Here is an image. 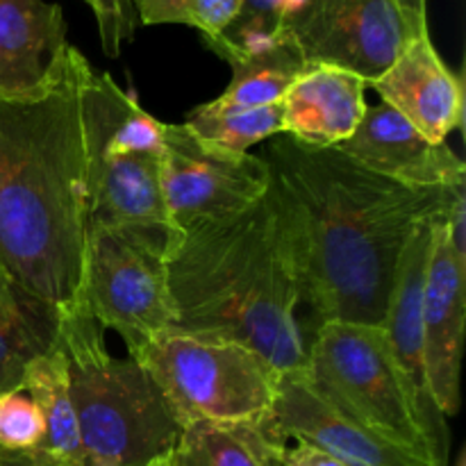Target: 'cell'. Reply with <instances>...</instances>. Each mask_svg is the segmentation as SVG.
Returning a JSON list of instances; mask_svg holds the SVG:
<instances>
[{
	"label": "cell",
	"mask_w": 466,
	"mask_h": 466,
	"mask_svg": "<svg viewBox=\"0 0 466 466\" xmlns=\"http://www.w3.org/2000/svg\"><path fill=\"white\" fill-rule=\"evenodd\" d=\"M273 189L289 214L300 303L317 323L382 326L400 259L419 228L446 217L462 189H417L369 171L339 148L267 139Z\"/></svg>",
	"instance_id": "1"
},
{
	"label": "cell",
	"mask_w": 466,
	"mask_h": 466,
	"mask_svg": "<svg viewBox=\"0 0 466 466\" xmlns=\"http://www.w3.org/2000/svg\"><path fill=\"white\" fill-rule=\"evenodd\" d=\"M89 66L66 44L35 94L0 96V268L59 314L85 294L89 157L80 86Z\"/></svg>",
	"instance_id": "2"
},
{
	"label": "cell",
	"mask_w": 466,
	"mask_h": 466,
	"mask_svg": "<svg viewBox=\"0 0 466 466\" xmlns=\"http://www.w3.org/2000/svg\"><path fill=\"white\" fill-rule=\"evenodd\" d=\"M167 267L176 330L248 346L282 373L308 364L294 235L273 185L250 208L182 230Z\"/></svg>",
	"instance_id": "3"
},
{
	"label": "cell",
	"mask_w": 466,
	"mask_h": 466,
	"mask_svg": "<svg viewBox=\"0 0 466 466\" xmlns=\"http://www.w3.org/2000/svg\"><path fill=\"white\" fill-rule=\"evenodd\" d=\"M85 300L59 314V346L89 466H155L167 460L182 423L153 376L127 355L114 358Z\"/></svg>",
	"instance_id": "4"
},
{
	"label": "cell",
	"mask_w": 466,
	"mask_h": 466,
	"mask_svg": "<svg viewBox=\"0 0 466 466\" xmlns=\"http://www.w3.org/2000/svg\"><path fill=\"white\" fill-rule=\"evenodd\" d=\"M309 380L341 412L423 466L432 449L408 380L382 326L326 321L308 341Z\"/></svg>",
	"instance_id": "5"
},
{
	"label": "cell",
	"mask_w": 466,
	"mask_h": 466,
	"mask_svg": "<svg viewBox=\"0 0 466 466\" xmlns=\"http://www.w3.org/2000/svg\"><path fill=\"white\" fill-rule=\"evenodd\" d=\"M130 358L153 376L182 428L196 421L268 419L282 376L248 346L176 328Z\"/></svg>",
	"instance_id": "6"
},
{
	"label": "cell",
	"mask_w": 466,
	"mask_h": 466,
	"mask_svg": "<svg viewBox=\"0 0 466 466\" xmlns=\"http://www.w3.org/2000/svg\"><path fill=\"white\" fill-rule=\"evenodd\" d=\"M86 309L103 330H114L135 355L150 339L176 328L168 289L167 237L127 228H89Z\"/></svg>",
	"instance_id": "7"
},
{
	"label": "cell",
	"mask_w": 466,
	"mask_h": 466,
	"mask_svg": "<svg viewBox=\"0 0 466 466\" xmlns=\"http://www.w3.org/2000/svg\"><path fill=\"white\" fill-rule=\"evenodd\" d=\"M428 32L408 0H300L287 25L305 62L344 68L367 85Z\"/></svg>",
	"instance_id": "8"
},
{
	"label": "cell",
	"mask_w": 466,
	"mask_h": 466,
	"mask_svg": "<svg viewBox=\"0 0 466 466\" xmlns=\"http://www.w3.org/2000/svg\"><path fill=\"white\" fill-rule=\"evenodd\" d=\"M162 182L177 237L191 226L250 208L268 191L271 173L259 155L214 148L196 139L185 126L167 123Z\"/></svg>",
	"instance_id": "9"
},
{
	"label": "cell",
	"mask_w": 466,
	"mask_h": 466,
	"mask_svg": "<svg viewBox=\"0 0 466 466\" xmlns=\"http://www.w3.org/2000/svg\"><path fill=\"white\" fill-rule=\"evenodd\" d=\"M464 198L432 223L423 276V367L437 408L446 419L460 410V373L466 319Z\"/></svg>",
	"instance_id": "10"
},
{
	"label": "cell",
	"mask_w": 466,
	"mask_h": 466,
	"mask_svg": "<svg viewBox=\"0 0 466 466\" xmlns=\"http://www.w3.org/2000/svg\"><path fill=\"white\" fill-rule=\"evenodd\" d=\"M271 421L285 440L314 446L346 466H423L330 403L305 367L280 376Z\"/></svg>",
	"instance_id": "11"
},
{
	"label": "cell",
	"mask_w": 466,
	"mask_h": 466,
	"mask_svg": "<svg viewBox=\"0 0 466 466\" xmlns=\"http://www.w3.org/2000/svg\"><path fill=\"white\" fill-rule=\"evenodd\" d=\"M337 148L369 171L417 189H462V157L446 144H432L390 105H367L353 135Z\"/></svg>",
	"instance_id": "12"
},
{
	"label": "cell",
	"mask_w": 466,
	"mask_h": 466,
	"mask_svg": "<svg viewBox=\"0 0 466 466\" xmlns=\"http://www.w3.org/2000/svg\"><path fill=\"white\" fill-rule=\"evenodd\" d=\"M367 86L432 144H444L451 132L462 127V77L446 66L431 32L410 41L394 64Z\"/></svg>",
	"instance_id": "13"
},
{
	"label": "cell",
	"mask_w": 466,
	"mask_h": 466,
	"mask_svg": "<svg viewBox=\"0 0 466 466\" xmlns=\"http://www.w3.org/2000/svg\"><path fill=\"white\" fill-rule=\"evenodd\" d=\"M89 228H127L176 239L162 182V153L89 159Z\"/></svg>",
	"instance_id": "14"
},
{
	"label": "cell",
	"mask_w": 466,
	"mask_h": 466,
	"mask_svg": "<svg viewBox=\"0 0 466 466\" xmlns=\"http://www.w3.org/2000/svg\"><path fill=\"white\" fill-rule=\"evenodd\" d=\"M367 82L355 73L309 64L282 96V135L312 148L344 144L367 112Z\"/></svg>",
	"instance_id": "15"
},
{
	"label": "cell",
	"mask_w": 466,
	"mask_h": 466,
	"mask_svg": "<svg viewBox=\"0 0 466 466\" xmlns=\"http://www.w3.org/2000/svg\"><path fill=\"white\" fill-rule=\"evenodd\" d=\"M66 44V21L57 3L0 0V96L35 94Z\"/></svg>",
	"instance_id": "16"
},
{
	"label": "cell",
	"mask_w": 466,
	"mask_h": 466,
	"mask_svg": "<svg viewBox=\"0 0 466 466\" xmlns=\"http://www.w3.org/2000/svg\"><path fill=\"white\" fill-rule=\"evenodd\" d=\"M80 114L89 159L162 153L167 123L150 116L135 96L126 94L107 73H96L94 66L82 77Z\"/></svg>",
	"instance_id": "17"
},
{
	"label": "cell",
	"mask_w": 466,
	"mask_h": 466,
	"mask_svg": "<svg viewBox=\"0 0 466 466\" xmlns=\"http://www.w3.org/2000/svg\"><path fill=\"white\" fill-rule=\"evenodd\" d=\"M287 440L262 421H196L182 428L164 466H282Z\"/></svg>",
	"instance_id": "18"
},
{
	"label": "cell",
	"mask_w": 466,
	"mask_h": 466,
	"mask_svg": "<svg viewBox=\"0 0 466 466\" xmlns=\"http://www.w3.org/2000/svg\"><path fill=\"white\" fill-rule=\"evenodd\" d=\"M59 341V312L25 294L0 268V394L21 390L30 362Z\"/></svg>",
	"instance_id": "19"
},
{
	"label": "cell",
	"mask_w": 466,
	"mask_h": 466,
	"mask_svg": "<svg viewBox=\"0 0 466 466\" xmlns=\"http://www.w3.org/2000/svg\"><path fill=\"white\" fill-rule=\"evenodd\" d=\"M21 390L30 394L44 417V440L35 453L55 466H89L68 390V367L62 346L30 362Z\"/></svg>",
	"instance_id": "20"
},
{
	"label": "cell",
	"mask_w": 466,
	"mask_h": 466,
	"mask_svg": "<svg viewBox=\"0 0 466 466\" xmlns=\"http://www.w3.org/2000/svg\"><path fill=\"white\" fill-rule=\"evenodd\" d=\"M232 80L214 103L221 107L253 109L278 105L291 85L309 66L291 36H285L268 48L228 59Z\"/></svg>",
	"instance_id": "21"
},
{
	"label": "cell",
	"mask_w": 466,
	"mask_h": 466,
	"mask_svg": "<svg viewBox=\"0 0 466 466\" xmlns=\"http://www.w3.org/2000/svg\"><path fill=\"white\" fill-rule=\"evenodd\" d=\"M196 139L228 153H248L250 146L282 135V107L235 109L221 107L214 100L191 109L187 121L182 123Z\"/></svg>",
	"instance_id": "22"
},
{
	"label": "cell",
	"mask_w": 466,
	"mask_h": 466,
	"mask_svg": "<svg viewBox=\"0 0 466 466\" xmlns=\"http://www.w3.org/2000/svg\"><path fill=\"white\" fill-rule=\"evenodd\" d=\"M300 0H241V12L217 39L205 41L221 59L250 55L282 41Z\"/></svg>",
	"instance_id": "23"
},
{
	"label": "cell",
	"mask_w": 466,
	"mask_h": 466,
	"mask_svg": "<svg viewBox=\"0 0 466 466\" xmlns=\"http://www.w3.org/2000/svg\"><path fill=\"white\" fill-rule=\"evenodd\" d=\"M144 25H189L205 41L217 39L241 12V0H132Z\"/></svg>",
	"instance_id": "24"
},
{
	"label": "cell",
	"mask_w": 466,
	"mask_h": 466,
	"mask_svg": "<svg viewBox=\"0 0 466 466\" xmlns=\"http://www.w3.org/2000/svg\"><path fill=\"white\" fill-rule=\"evenodd\" d=\"M44 440V417L25 390L0 394V451H35Z\"/></svg>",
	"instance_id": "25"
},
{
	"label": "cell",
	"mask_w": 466,
	"mask_h": 466,
	"mask_svg": "<svg viewBox=\"0 0 466 466\" xmlns=\"http://www.w3.org/2000/svg\"><path fill=\"white\" fill-rule=\"evenodd\" d=\"M94 9L103 53L116 57L121 46L132 39L137 25V12L132 0H85Z\"/></svg>",
	"instance_id": "26"
},
{
	"label": "cell",
	"mask_w": 466,
	"mask_h": 466,
	"mask_svg": "<svg viewBox=\"0 0 466 466\" xmlns=\"http://www.w3.org/2000/svg\"><path fill=\"white\" fill-rule=\"evenodd\" d=\"M282 466H346V464H341L339 460L330 458V455L321 453V451L314 449V446L299 441L294 449L285 451Z\"/></svg>",
	"instance_id": "27"
},
{
	"label": "cell",
	"mask_w": 466,
	"mask_h": 466,
	"mask_svg": "<svg viewBox=\"0 0 466 466\" xmlns=\"http://www.w3.org/2000/svg\"><path fill=\"white\" fill-rule=\"evenodd\" d=\"M0 466H55L50 464L48 460L41 458L35 451H23V453H16V451H0Z\"/></svg>",
	"instance_id": "28"
},
{
	"label": "cell",
	"mask_w": 466,
	"mask_h": 466,
	"mask_svg": "<svg viewBox=\"0 0 466 466\" xmlns=\"http://www.w3.org/2000/svg\"><path fill=\"white\" fill-rule=\"evenodd\" d=\"M408 5L417 16L428 18V0H408Z\"/></svg>",
	"instance_id": "29"
},
{
	"label": "cell",
	"mask_w": 466,
	"mask_h": 466,
	"mask_svg": "<svg viewBox=\"0 0 466 466\" xmlns=\"http://www.w3.org/2000/svg\"><path fill=\"white\" fill-rule=\"evenodd\" d=\"M155 466H164V462H159V464H155Z\"/></svg>",
	"instance_id": "30"
}]
</instances>
